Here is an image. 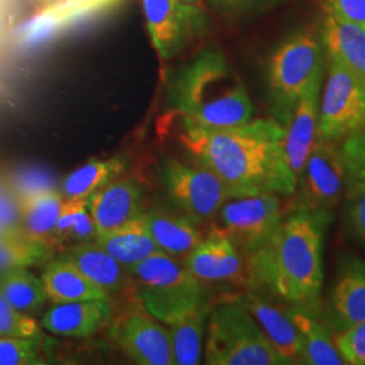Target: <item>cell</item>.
<instances>
[{"label": "cell", "mask_w": 365, "mask_h": 365, "mask_svg": "<svg viewBox=\"0 0 365 365\" xmlns=\"http://www.w3.org/2000/svg\"><path fill=\"white\" fill-rule=\"evenodd\" d=\"M21 235V233H15V232H10L7 229H4L1 225H0V237H6V235Z\"/></svg>", "instance_id": "41"}, {"label": "cell", "mask_w": 365, "mask_h": 365, "mask_svg": "<svg viewBox=\"0 0 365 365\" xmlns=\"http://www.w3.org/2000/svg\"><path fill=\"white\" fill-rule=\"evenodd\" d=\"M0 225L15 233H24L21 206L10 188L0 184Z\"/></svg>", "instance_id": "36"}, {"label": "cell", "mask_w": 365, "mask_h": 365, "mask_svg": "<svg viewBox=\"0 0 365 365\" xmlns=\"http://www.w3.org/2000/svg\"><path fill=\"white\" fill-rule=\"evenodd\" d=\"M235 300L255 318L286 364H302L303 339L286 303V306H279V302L259 289L247 291Z\"/></svg>", "instance_id": "13"}, {"label": "cell", "mask_w": 365, "mask_h": 365, "mask_svg": "<svg viewBox=\"0 0 365 365\" xmlns=\"http://www.w3.org/2000/svg\"><path fill=\"white\" fill-rule=\"evenodd\" d=\"M327 11L365 30V0H327Z\"/></svg>", "instance_id": "37"}, {"label": "cell", "mask_w": 365, "mask_h": 365, "mask_svg": "<svg viewBox=\"0 0 365 365\" xmlns=\"http://www.w3.org/2000/svg\"><path fill=\"white\" fill-rule=\"evenodd\" d=\"M322 37L330 61L365 83L364 29L327 11Z\"/></svg>", "instance_id": "22"}, {"label": "cell", "mask_w": 365, "mask_h": 365, "mask_svg": "<svg viewBox=\"0 0 365 365\" xmlns=\"http://www.w3.org/2000/svg\"><path fill=\"white\" fill-rule=\"evenodd\" d=\"M80 1L87 6H98V4H105V3L113 1V0H80Z\"/></svg>", "instance_id": "38"}, {"label": "cell", "mask_w": 365, "mask_h": 365, "mask_svg": "<svg viewBox=\"0 0 365 365\" xmlns=\"http://www.w3.org/2000/svg\"><path fill=\"white\" fill-rule=\"evenodd\" d=\"M145 221L158 249L172 257L187 256L203 238L195 222L182 212L145 210Z\"/></svg>", "instance_id": "24"}, {"label": "cell", "mask_w": 365, "mask_h": 365, "mask_svg": "<svg viewBox=\"0 0 365 365\" xmlns=\"http://www.w3.org/2000/svg\"><path fill=\"white\" fill-rule=\"evenodd\" d=\"M220 229L247 257L262 247L283 221L279 196L272 194L229 199L220 212Z\"/></svg>", "instance_id": "10"}, {"label": "cell", "mask_w": 365, "mask_h": 365, "mask_svg": "<svg viewBox=\"0 0 365 365\" xmlns=\"http://www.w3.org/2000/svg\"><path fill=\"white\" fill-rule=\"evenodd\" d=\"M110 299L54 303L42 317V327L56 336L86 339L93 336L111 319Z\"/></svg>", "instance_id": "17"}, {"label": "cell", "mask_w": 365, "mask_h": 365, "mask_svg": "<svg viewBox=\"0 0 365 365\" xmlns=\"http://www.w3.org/2000/svg\"><path fill=\"white\" fill-rule=\"evenodd\" d=\"M322 49L312 34H297L274 52L269 63V87L276 114L287 123L302 95L322 76Z\"/></svg>", "instance_id": "6"}, {"label": "cell", "mask_w": 365, "mask_h": 365, "mask_svg": "<svg viewBox=\"0 0 365 365\" xmlns=\"http://www.w3.org/2000/svg\"><path fill=\"white\" fill-rule=\"evenodd\" d=\"M287 309L303 339L302 364H346L336 346L334 333L322 318V312L289 304Z\"/></svg>", "instance_id": "21"}, {"label": "cell", "mask_w": 365, "mask_h": 365, "mask_svg": "<svg viewBox=\"0 0 365 365\" xmlns=\"http://www.w3.org/2000/svg\"><path fill=\"white\" fill-rule=\"evenodd\" d=\"M122 314L110 336L128 357L141 365H173L170 330L144 306Z\"/></svg>", "instance_id": "11"}, {"label": "cell", "mask_w": 365, "mask_h": 365, "mask_svg": "<svg viewBox=\"0 0 365 365\" xmlns=\"http://www.w3.org/2000/svg\"><path fill=\"white\" fill-rule=\"evenodd\" d=\"M125 168L126 163L122 156L106 160L91 158L66 176L60 192L64 199H88L95 191L114 180Z\"/></svg>", "instance_id": "28"}, {"label": "cell", "mask_w": 365, "mask_h": 365, "mask_svg": "<svg viewBox=\"0 0 365 365\" xmlns=\"http://www.w3.org/2000/svg\"><path fill=\"white\" fill-rule=\"evenodd\" d=\"M364 131L365 83L330 61L319 103L318 138L339 144Z\"/></svg>", "instance_id": "8"}, {"label": "cell", "mask_w": 365, "mask_h": 365, "mask_svg": "<svg viewBox=\"0 0 365 365\" xmlns=\"http://www.w3.org/2000/svg\"><path fill=\"white\" fill-rule=\"evenodd\" d=\"M126 269L140 303L164 325L206 303L203 284L182 262L164 252H156Z\"/></svg>", "instance_id": "4"}, {"label": "cell", "mask_w": 365, "mask_h": 365, "mask_svg": "<svg viewBox=\"0 0 365 365\" xmlns=\"http://www.w3.org/2000/svg\"><path fill=\"white\" fill-rule=\"evenodd\" d=\"M63 205L64 196L58 188L19 203L24 233L34 241L52 247L53 233L61 215Z\"/></svg>", "instance_id": "27"}, {"label": "cell", "mask_w": 365, "mask_h": 365, "mask_svg": "<svg viewBox=\"0 0 365 365\" xmlns=\"http://www.w3.org/2000/svg\"><path fill=\"white\" fill-rule=\"evenodd\" d=\"M178 1H180V3L185 4V6L194 7V6H196V4H199V1H200V0H178Z\"/></svg>", "instance_id": "40"}, {"label": "cell", "mask_w": 365, "mask_h": 365, "mask_svg": "<svg viewBox=\"0 0 365 365\" xmlns=\"http://www.w3.org/2000/svg\"><path fill=\"white\" fill-rule=\"evenodd\" d=\"M168 102L182 115V125L203 129L240 126L253 114L248 92L221 53L212 51L172 78Z\"/></svg>", "instance_id": "3"}, {"label": "cell", "mask_w": 365, "mask_h": 365, "mask_svg": "<svg viewBox=\"0 0 365 365\" xmlns=\"http://www.w3.org/2000/svg\"><path fill=\"white\" fill-rule=\"evenodd\" d=\"M96 242L126 268L161 252L148 229L145 211L123 226L98 237Z\"/></svg>", "instance_id": "25"}, {"label": "cell", "mask_w": 365, "mask_h": 365, "mask_svg": "<svg viewBox=\"0 0 365 365\" xmlns=\"http://www.w3.org/2000/svg\"><path fill=\"white\" fill-rule=\"evenodd\" d=\"M209 313V304L203 303L167 324L170 327L175 364L196 365L200 363Z\"/></svg>", "instance_id": "26"}, {"label": "cell", "mask_w": 365, "mask_h": 365, "mask_svg": "<svg viewBox=\"0 0 365 365\" xmlns=\"http://www.w3.org/2000/svg\"><path fill=\"white\" fill-rule=\"evenodd\" d=\"M49 260H52V247L34 241L25 233L0 237V274Z\"/></svg>", "instance_id": "31"}, {"label": "cell", "mask_w": 365, "mask_h": 365, "mask_svg": "<svg viewBox=\"0 0 365 365\" xmlns=\"http://www.w3.org/2000/svg\"><path fill=\"white\" fill-rule=\"evenodd\" d=\"M206 330V364L287 365L255 318L235 299L210 312Z\"/></svg>", "instance_id": "5"}, {"label": "cell", "mask_w": 365, "mask_h": 365, "mask_svg": "<svg viewBox=\"0 0 365 365\" xmlns=\"http://www.w3.org/2000/svg\"><path fill=\"white\" fill-rule=\"evenodd\" d=\"M0 294L19 312H34L48 299L41 279L27 268H15L0 274Z\"/></svg>", "instance_id": "29"}, {"label": "cell", "mask_w": 365, "mask_h": 365, "mask_svg": "<svg viewBox=\"0 0 365 365\" xmlns=\"http://www.w3.org/2000/svg\"><path fill=\"white\" fill-rule=\"evenodd\" d=\"M92 238H96V233L88 210V199H64L61 215L53 233L52 245L68 242L76 245L92 241Z\"/></svg>", "instance_id": "30"}, {"label": "cell", "mask_w": 365, "mask_h": 365, "mask_svg": "<svg viewBox=\"0 0 365 365\" xmlns=\"http://www.w3.org/2000/svg\"><path fill=\"white\" fill-rule=\"evenodd\" d=\"M19 203L33 196L57 190V182L52 172L39 167H27L15 170L6 182Z\"/></svg>", "instance_id": "32"}, {"label": "cell", "mask_w": 365, "mask_h": 365, "mask_svg": "<svg viewBox=\"0 0 365 365\" xmlns=\"http://www.w3.org/2000/svg\"><path fill=\"white\" fill-rule=\"evenodd\" d=\"M161 182L170 203L196 225L215 218L232 192L221 179L202 165H187L167 158L161 167Z\"/></svg>", "instance_id": "7"}, {"label": "cell", "mask_w": 365, "mask_h": 365, "mask_svg": "<svg viewBox=\"0 0 365 365\" xmlns=\"http://www.w3.org/2000/svg\"><path fill=\"white\" fill-rule=\"evenodd\" d=\"M0 337L41 339L43 336L41 327L33 318L16 310L0 294Z\"/></svg>", "instance_id": "33"}, {"label": "cell", "mask_w": 365, "mask_h": 365, "mask_svg": "<svg viewBox=\"0 0 365 365\" xmlns=\"http://www.w3.org/2000/svg\"><path fill=\"white\" fill-rule=\"evenodd\" d=\"M345 160L341 143L317 140L300 172L291 211L333 212L345 191Z\"/></svg>", "instance_id": "9"}, {"label": "cell", "mask_w": 365, "mask_h": 365, "mask_svg": "<svg viewBox=\"0 0 365 365\" xmlns=\"http://www.w3.org/2000/svg\"><path fill=\"white\" fill-rule=\"evenodd\" d=\"M88 210L96 238L102 237L144 212L143 188L133 179H114L88 197Z\"/></svg>", "instance_id": "15"}, {"label": "cell", "mask_w": 365, "mask_h": 365, "mask_svg": "<svg viewBox=\"0 0 365 365\" xmlns=\"http://www.w3.org/2000/svg\"><path fill=\"white\" fill-rule=\"evenodd\" d=\"M150 38L163 57H170L187 37L194 7L178 0H143Z\"/></svg>", "instance_id": "19"}, {"label": "cell", "mask_w": 365, "mask_h": 365, "mask_svg": "<svg viewBox=\"0 0 365 365\" xmlns=\"http://www.w3.org/2000/svg\"><path fill=\"white\" fill-rule=\"evenodd\" d=\"M31 1H38V3H51V1H54V0H31Z\"/></svg>", "instance_id": "42"}, {"label": "cell", "mask_w": 365, "mask_h": 365, "mask_svg": "<svg viewBox=\"0 0 365 365\" xmlns=\"http://www.w3.org/2000/svg\"><path fill=\"white\" fill-rule=\"evenodd\" d=\"M322 318L333 333L365 321V260L349 256L339 262Z\"/></svg>", "instance_id": "14"}, {"label": "cell", "mask_w": 365, "mask_h": 365, "mask_svg": "<svg viewBox=\"0 0 365 365\" xmlns=\"http://www.w3.org/2000/svg\"><path fill=\"white\" fill-rule=\"evenodd\" d=\"M45 364L38 351V339L0 337V365Z\"/></svg>", "instance_id": "34"}, {"label": "cell", "mask_w": 365, "mask_h": 365, "mask_svg": "<svg viewBox=\"0 0 365 365\" xmlns=\"http://www.w3.org/2000/svg\"><path fill=\"white\" fill-rule=\"evenodd\" d=\"M75 264L81 274L110 297L126 286L129 274L117 259L95 241L80 242L61 255Z\"/></svg>", "instance_id": "20"}, {"label": "cell", "mask_w": 365, "mask_h": 365, "mask_svg": "<svg viewBox=\"0 0 365 365\" xmlns=\"http://www.w3.org/2000/svg\"><path fill=\"white\" fill-rule=\"evenodd\" d=\"M345 160L344 215L352 233L365 247V131L341 143Z\"/></svg>", "instance_id": "18"}, {"label": "cell", "mask_w": 365, "mask_h": 365, "mask_svg": "<svg viewBox=\"0 0 365 365\" xmlns=\"http://www.w3.org/2000/svg\"><path fill=\"white\" fill-rule=\"evenodd\" d=\"M214 3H218V4H226V6H230V4H237V3H242L245 0H212Z\"/></svg>", "instance_id": "39"}, {"label": "cell", "mask_w": 365, "mask_h": 365, "mask_svg": "<svg viewBox=\"0 0 365 365\" xmlns=\"http://www.w3.org/2000/svg\"><path fill=\"white\" fill-rule=\"evenodd\" d=\"M334 342L346 364L365 365V321L334 333Z\"/></svg>", "instance_id": "35"}, {"label": "cell", "mask_w": 365, "mask_h": 365, "mask_svg": "<svg viewBox=\"0 0 365 365\" xmlns=\"http://www.w3.org/2000/svg\"><path fill=\"white\" fill-rule=\"evenodd\" d=\"M184 267L202 284H237L248 282L247 267L240 249L215 227L182 259Z\"/></svg>", "instance_id": "12"}, {"label": "cell", "mask_w": 365, "mask_h": 365, "mask_svg": "<svg viewBox=\"0 0 365 365\" xmlns=\"http://www.w3.org/2000/svg\"><path fill=\"white\" fill-rule=\"evenodd\" d=\"M331 221L327 211H291L268 241L247 256L249 286L289 306L322 312V249Z\"/></svg>", "instance_id": "2"}, {"label": "cell", "mask_w": 365, "mask_h": 365, "mask_svg": "<svg viewBox=\"0 0 365 365\" xmlns=\"http://www.w3.org/2000/svg\"><path fill=\"white\" fill-rule=\"evenodd\" d=\"M41 282L48 299L53 303H66L78 300L110 299V297L87 279L75 264L60 256L49 260Z\"/></svg>", "instance_id": "23"}, {"label": "cell", "mask_w": 365, "mask_h": 365, "mask_svg": "<svg viewBox=\"0 0 365 365\" xmlns=\"http://www.w3.org/2000/svg\"><path fill=\"white\" fill-rule=\"evenodd\" d=\"M286 128L272 119L203 129L182 125L184 148L196 163L217 175L233 197L272 194L292 197L297 178L284 153Z\"/></svg>", "instance_id": "1"}, {"label": "cell", "mask_w": 365, "mask_h": 365, "mask_svg": "<svg viewBox=\"0 0 365 365\" xmlns=\"http://www.w3.org/2000/svg\"><path fill=\"white\" fill-rule=\"evenodd\" d=\"M322 76L317 78L309 90L302 95L288 119L284 134V153L288 168L292 175L299 178L307 158L318 140V117H319V92Z\"/></svg>", "instance_id": "16"}]
</instances>
